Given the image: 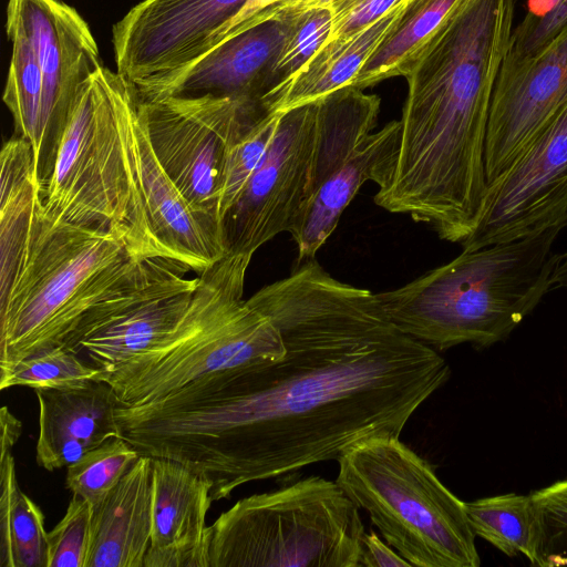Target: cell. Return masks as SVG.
Instances as JSON below:
<instances>
[{
  "mask_svg": "<svg viewBox=\"0 0 567 567\" xmlns=\"http://www.w3.org/2000/svg\"><path fill=\"white\" fill-rule=\"evenodd\" d=\"M247 302L278 328L280 359L116 409L125 441L207 478L214 502L250 482L338 461L371 439L399 437L451 377L446 360L404 333L377 293L337 280L313 258Z\"/></svg>",
  "mask_w": 567,
  "mask_h": 567,
  "instance_id": "6da1fadb",
  "label": "cell"
},
{
  "mask_svg": "<svg viewBox=\"0 0 567 567\" xmlns=\"http://www.w3.org/2000/svg\"><path fill=\"white\" fill-rule=\"evenodd\" d=\"M515 11L516 0H465L413 62L398 155L410 177L455 187L484 175L489 106Z\"/></svg>",
  "mask_w": 567,
  "mask_h": 567,
  "instance_id": "7a4b0ae2",
  "label": "cell"
},
{
  "mask_svg": "<svg viewBox=\"0 0 567 567\" xmlns=\"http://www.w3.org/2000/svg\"><path fill=\"white\" fill-rule=\"evenodd\" d=\"M567 212L513 240L462 251L409 284L377 293L408 336L444 351L504 341L553 290Z\"/></svg>",
  "mask_w": 567,
  "mask_h": 567,
  "instance_id": "3957f363",
  "label": "cell"
},
{
  "mask_svg": "<svg viewBox=\"0 0 567 567\" xmlns=\"http://www.w3.org/2000/svg\"><path fill=\"white\" fill-rule=\"evenodd\" d=\"M147 260L110 230L55 221L40 207L21 267L0 300V375L63 346L84 316L128 285Z\"/></svg>",
  "mask_w": 567,
  "mask_h": 567,
  "instance_id": "277c9868",
  "label": "cell"
},
{
  "mask_svg": "<svg viewBox=\"0 0 567 567\" xmlns=\"http://www.w3.org/2000/svg\"><path fill=\"white\" fill-rule=\"evenodd\" d=\"M251 255L226 254L198 275L192 303L163 341L103 373L120 405L162 400L206 375L280 359L269 317L243 299Z\"/></svg>",
  "mask_w": 567,
  "mask_h": 567,
  "instance_id": "5b68a950",
  "label": "cell"
},
{
  "mask_svg": "<svg viewBox=\"0 0 567 567\" xmlns=\"http://www.w3.org/2000/svg\"><path fill=\"white\" fill-rule=\"evenodd\" d=\"M337 462L338 485L411 566H480L465 503L399 437L371 439Z\"/></svg>",
  "mask_w": 567,
  "mask_h": 567,
  "instance_id": "8992f818",
  "label": "cell"
},
{
  "mask_svg": "<svg viewBox=\"0 0 567 567\" xmlns=\"http://www.w3.org/2000/svg\"><path fill=\"white\" fill-rule=\"evenodd\" d=\"M121 79L101 65L82 84L41 188V212L55 221L110 230L141 259L162 258L124 155L116 115Z\"/></svg>",
  "mask_w": 567,
  "mask_h": 567,
  "instance_id": "52a82bcc",
  "label": "cell"
},
{
  "mask_svg": "<svg viewBox=\"0 0 567 567\" xmlns=\"http://www.w3.org/2000/svg\"><path fill=\"white\" fill-rule=\"evenodd\" d=\"M209 528V567H359L365 534L358 506L319 476L241 498Z\"/></svg>",
  "mask_w": 567,
  "mask_h": 567,
  "instance_id": "ba28073f",
  "label": "cell"
},
{
  "mask_svg": "<svg viewBox=\"0 0 567 567\" xmlns=\"http://www.w3.org/2000/svg\"><path fill=\"white\" fill-rule=\"evenodd\" d=\"M12 44L3 102L27 140L40 188L52 174L59 144L82 84L102 65L84 19L63 0H9Z\"/></svg>",
  "mask_w": 567,
  "mask_h": 567,
  "instance_id": "9c48e42d",
  "label": "cell"
},
{
  "mask_svg": "<svg viewBox=\"0 0 567 567\" xmlns=\"http://www.w3.org/2000/svg\"><path fill=\"white\" fill-rule=\"evenodd\" d=\"M140 109L163 168L194 209L221 226L228 153L268 112L260 102L212 96L141 100Z\"/></svg>",
  "mask_w": 567,
  "mask_h": 567,
  "instance_id": "30bf717a",
  "label": "cell"
},
{
  "mask_svg": "<svg viewBox=\"0 0 567 567\" xmlns=\"http://www.w3.org/2000/svg\"><path fill=\"white\" fill-rule=\"evenodd\" d=\"M317 103L282 112L276 133L221 220L226 254L254 255L280 233L298 230L313 198Z\"/></svg>",
  "mask_w": 567,
  "mask_h": 567,
  "instance_id": "8fae6325",
  "label": "cell"
},
{
  "mask_svg": "<svg viewBox=\"0 0 567 567\" xmlns=\"http://www.w3.org/2000/svg\"><path fill=\"white\" fill-rule=\"evenodd\" d=\"M189 267L165 258L148 259L124 288L89 311L63 343L84 351L110 372L169 336L185 317L198 284Z\"/></svg>",
  "mask_w": 567,
  "mask_h": 567,
  "instance_id": "7c38bea8",
  "label": "cell"
},
{
  "mask_svg": "<svg viewBox=\"0 0 567 567\" xmlns=\"http://www.w3.org/2000/svg\"><path fill=\"white\" fill-rule=\"evenodd\" d=\"M248 0H143L113 27L117 72L138 93L168 80L225 34Z\"/></svg>",
  "mask_w": 567,
  "mask_h": 567,
  "instance_id": "4fadbf2b",
  "label": "cell"
},
{
  "mask_svg": "<svg viewBox=\"0 0 567 567\" xmlns=\"http://www.w3.org/2000/svg\"><path fill=\"white\" fill-rule=\"evenodd\" d=\"M141 99L123 75L116 115L132 186L161 257L202 274L226 255L221 226L194 209L157 159L141 114Z\"/></svg>",
  "mask_w": 567,
  "mask_h": 567,
  "instance_id": "5bb4252c",
  "label": "cell"
},
{
  "mask_svg": "<svg viewBox=\"0 0 567 567\" xmlns=\"http://www.w3.org/2000/svg\"><path fill=\"white\" fill-rule=\"evenodd\" d=\"M567 104V25L536 52L505 56L485 145L487 185L501 177Z\"/></svg>",
  "mask_w": 567,
  "mask_h": 567,
  "instance_id": "9a60e30c",
  "label": "cell"
},
{
  "mask_svg": "<svg viewBox=\"0 0 567 567\" xmlns=\"http://www.w3.org/2000/svg\"><path fill=\"white\" fill-rule=\"evenodd\" d=\"M567 212V104L523 155L487 185L473 251L525 236Z\"/></svg>",
  "mask_w": 567,
  "mask_h": 567,
  "instance_id": "2e32d148",
  "label": "cell"
},
{
  "mask_svg": "<svg viewBox=\"0 0 567 567\" xmlns=\"http://www.w3.org/2000/svg\"><path fill=\"white\" fill-rule=\"evenodd\" d=\"M289 24L290 19H271L236 32L168 80L137 92L140 99L212 96L261 103L267 73L284 44Z\"/></svg>",
  "mask_w": 567,
  "mask_h": 567,
  "instance_id": "e0dca14e",
  "label": "cell"
},
{
  "mask_svg": "<svg viewBox=\"0 0 567 567\" xmlns=\"http://www.w3.org/2000/svg\"><path fill=\"white\" fill-rule=\"evenodd\" d=\"M152 535L144 567H209L210 482L163 457H152Z\"/></svg>",
  "mask_w": 567,
  "mask_h": 567,
  "instance_id": "ac0fdd59",
  "label": "cell"
},
{
  "mask_svg": "<svg viewBox=\"0 0 567 567\" xmlns=\"http://www.w3.org/2000/svg\"><path fill=\"white\" fill-rule=\"evenodd\" d=\"M39 403L37 463L54 471L79 461L104 442L120 437V404L105 381L68 389L34 390Z\"/></svg>",
  "mask_w": 567,
  "mask_h": 567,
  "instance_id": "d6986e66",
  "label": "cell"
},
{
  "mask_svg": "<svg viewBox=\"0 0 567 567\" xmlns=\"http://www.w3.org/2000/svg\"><path fill=\"white\" fill-rule=\"evenodd\" d=\"M401 141L400 121L372 132L318 189L292 235L298 261L315 258L336 229L341 214L367 182L385 187L393 175Z\"/></svg>",
  "mask_w": 567,
  "mask_h": 567,
  "instance_id": "ffe728a7",
  "label": "cell"
},
{
  "mask_svg": "<svg viewBox=\"0 0 567 567\" xmlns=\"http://www.w3.org/2000/svg\"><path fill=\"white\" fill-rule=\"evenodd\" d=\"M152 519V457L141 455L93 508L86 567H144Z\"/></svg>",
  "mask_w": 567,
  "mask_h": 567,
  "instance_id": "44dd1931",
  "label": "cell"
},
{
  "mask_svg": "<svg viewBox=\"0 0 567 567\" xmlns=\"http://www.w3.org/2000/svg\"><path fill=\"white\" fill-rule=\"evenodd\" d=\"M411 2L402 0L360 31L324 42L296 73L261 97L265 110L287 112L351 85L357 73L401 23Z\"/></svg>",
  "mask_w": 567,
  "mask_h": 567,
  "instance_id": "7402d4cb",
  "label": "cell"
},
{
  "mask_svg": "<svg viewBox=\"0 0 567 567\" xmlns=\"http://www.w3.org/2000/svg\"><path fill=\"white\" fill-rule=\"evenodd\" d=\"M41 203L31 144L20 136L6 142L1 151L0 300L21 267Z\"/></svg>",
  "mask_w": 567,
  "mask_h": 567,
  "instance_id": "603a6c76",
  "label": "cell"
},
{
  "mask_svg": "<svg viewBox=\"0 0 567 567\" xmlns=\"http://www.w3.org/2000/svg\"><path fill=\"white\" fill-rule=\"evenodd\" d=\"M0 415V567H48L44 515L20 488L12 455L21 423L7 408Z\"/></svg>",
  "mask_w": 567,
  "mask_h": 567,
  "instance_id": "cb8c5ba5",
  "label": "cell"
},
{
  "mask_svg": "<svg viewBox=\"0 0 567 567\" xmlns=\"http://www.w3.org/2000/svg\"><path fill=\"white\" fill-rule=\"evenodd\" d=\"M317 103L313 197L378 123L381 100L347 85Z\"/></svg>",
  "mask_w": 567,
  "mask_h": 567,
  "instance_id": "d4e9b609",
  "label": "cell"
},
{
  "mask_svg": "<svg viewBox=\"0 0 567 567\" xmlns=\"http://www.w3.org/2000/svg\"><path fill=\"white\" fill-rule=\"evenodd\" d=\"M465 0H412L403 20L354 76L351 86L365 89L405 76L423 47Z\"/></svg>",
  "mask_w": 567,
  "mask_h": 567,
  "instance_id": "484cf974",
  "label": "cell"
},
{
  "mask_svg": "<svg viewBox=\"0 0 567 567\" xmlns=\"http://www.w3.org/2000/svg\"><path fill=\"white\" fill-rule=\"evenodd\" d=\"M475 536L512 557L533 556L534 515L530 495L515 493L484 497L465 503Z\"/></svg>",
  "mask_w": 567,
  "mask_h": 567,
  "instance_id": "4316f807",
  "label": "cell"
},
{
  "mask_svg": "<svg viewBox=\"0 0 567 567\" xmlns=\"http://www.w3.org/2000/svg\"><path fill=\"white\" fill-rule=\"evenodd\" d=\"M140 456L123 437H113L66 467L65 486L94 508Z\"/></svg>",
  "mask_w": 567,
  "mask_h": 567,
  "instance_id": "83f0119b",
  "label": "cell"
},
{
  "mask_svg": "<svg viewBox=\"0 0 567 567\" xmlns=\"http://www.w3.org/2000/svg\"><path fill=\"white\" fill-rule=\"evenodd\" d=\"M103 370L83 362L63 346L25 358L0 375V390L16 385L38 389L79 388L102 381Z\"/></svg>",
  "mask_w": 567,
  "mask_h": 567,
  "instance_id": "f1b7e54d",
  "label": "cell"
},
{
  "mask_svg": "<svg viewBox=\"0 0 567 567\" xmlns=\"http://www.w3.org/2000/svg\"><path fill=\"white\" fill-rule=\"evenodd\" d=\"M534 515L533 556L540 567L567 566V478L530 494Z\"/></svg>",
  "mask_w": 567,
  "mask_h": 567,
  "instance_id": "f546056e",
  "label": "cell"
},
{
  "mask_svg": "<svg viewBox=\"0 0 567 567\" xmlns=\"http://www.w3.org/2000/svg\"><path fill=\"white\" fill-rule=\"evenodd\" d=\"M289 19L284 44L267 73L265 94L296 73L322 47L331 32L332 13L329 6L307 10Z\"/></svg>",
  "mask_w": 567,
  "mask_h": 567,
  "instance_id": "4dcf8cb0",
  "label": "cell"
},
{
  "mask_svg": "<svg viewBox=\"0 0 567 567\" xmlns=\"http://www.w3.org/2000/svg\"><path fill=\"white\" fill-rule=\"evenodd\" d=\"M281 113H268L231 146L224 169L220 195V218L240 196L266 153L280 121Z\"/></svg>",
  "mask_w": 567,
  "mask_h": 567,
  "instance_id": "1f68e13d",
  "label": "cell"
},
{
  "mask_svg": "<svg viewBox=\"0 0 567 567\" xmlns=\"http://www.w3.org/2000/svg\"><path fill=\"white\" fill-rule=\"evenodd\" d=\"M93 507L72 494L66 512L48 533V567H86Z\"/></svg>",
  "mask_w": 567,
  "mask_h": 567,
  "instance_id": "d6a6232c",
  "label": "cell"
},
{
  "mask_svg": "<svg viewBox=\"0 0 567 567\" xmlns=\"http://www.w3.org/2000/svg\"><path fill=\"white\" fill-rule=\"evenodd\" d=\"M402 0H334L329 7L332 25L326 42L349 37L373 23Z\"/></svg>",
  "mask_w": 567,
  "mask_h": 567,
  "instance_id": "836d02e7",
  "label": "cell"
},
{
  "mask_svg": "<svg viewBox=\"0 0 567 567\" xmlns=\"http://www.w3.org/2000/svg\"><path fill=\"white\" fill-rule=\"evenodd\" d=\"M567 25V0H558L555 8L534 25L513 30L506 56L519 58L532 54Z\"/></svg>",
  "mask_w": 567,
  "mask_h": 567,
  "instance_id": "e575fe53",
  "label": "cell"
},
{
  "mask_svg": "<svg viewBox=\"0 0 567 567\" xmlns=\"http://www.w3.org/2000/svg\"><path fill=\"white\" fill-rule=\"evenodd\" d=\"M411 566L394 548L385 544L375 532L365 533L362 538L359 567Z\"/></svg>",
  "mask_w": 567,
  "mask_h": 567,
  "instance_id": "d590c367",
  "label": "cell"
},
{
  "mask_svg": "<svg viewBox=\"0 0 567 567\" xmlns=\"http://www.w3.org/2000/svg\"><path fill=\"white\" fill-rule=\"evenodd\" d=\"M333 1L334 0H280L279 2L260 11L239 31L266 20L289 19L307 10L328 7Z\"/></svg>",
  "mask_w": 567,
  "mask_h": 567,
  "instance_id": "8d00e7d4",
  "label": "cell"
},
{
  "mask_svg": "<svg viewBox=\"0 0 567 567\" xmlns=\"http://www.w3.org/2000/svg\"><path fill=\"white\" fill-rule=\"evenodd\" d=\"M279 1L280 0H248L243 10L239 12V14L230 23V25L228 27L227 31L225 32L220 40L239 31L260 11Z\"/></svg>",
  "mask_w": 567,
  "mask_h": 567,
  "instance_id": "74e56055",
  "label": "cell"
},
{
  "mask_svg": "<svg viewBox=\"0 0 567 567\" xmlns=\"http://www.w3.org/2000/svg\"><path fill=\"white\" fill-rule=\"evenodd\" d=\"M567 288V250L558 252L557 266L553 275V289Z\"/></svg>",
  "mask_w": 567,
  "mask_h": 567,
  "instance_id": "f35d334b",
  "label": "cell"
}]
</instances>
